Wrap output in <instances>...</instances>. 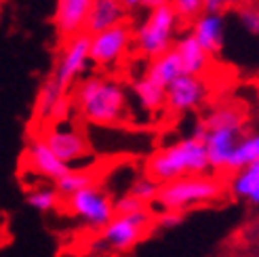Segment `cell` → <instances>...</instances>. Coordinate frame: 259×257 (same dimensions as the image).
I'll return each instance as SVG.
<instances>
[{
	"mask_svg": "<svg viewBox=\"0 0 259 257\" xmlns=\"http://www.w3.org/2000/svg\"><path fill=\"white\" fill-rule=\"evenodd\" d=\"M25 162H28V169L34 175L45 177L53 184L59 182L63 175H68L72 171V166L61 162L55 154L49 150V146L42 141V137H34L28 144V150H25Z\"/></svg>",
	"mask_w": 259,
	"mask_h": 257,
	"instance_id": "cell-12",
	"label": "cell"
},
{
	"mask_svg": "<svg viewBox=\"0 0 259 257\" xmlns=\"http://www.w3.org/2000/svg\"><path fill=\"white\" fill-rule=\"evenodd\" d=\"M150 207H146L144 202H139L137 198L128 196V194H122L120 198L114 200V215H135V213H141V211H148Z\"/></svg>",
	"mask_w": 259,
	"mask_h": 257,
	"instance_id": "cell-27",
	"label": "cell"
},
{
	"mask_svg": "<svg viewBox=\"0 0 259 257\" xmlns=\"http://www.w3.org/2000/svg\"><path fill=\"white\" fill-rule=\"evenodd\" d=\"M230 192L234 198H240L249 204H257L259 202V162L232 173Z\"/></svg>",
	"mask_w": 259,
	"mask_h": 257,
	"instance_id": "cell-17",
	"label": "cell"
},
{
	"mask_svg": "<svg viewBox=\"0 0 259 257\" xmlns=\"http://www.w3.org/2000/svg\"><path fill=\"white\" fill-rule=\"evenodd\" d=\"M242 0H204V13H219L224 15L228 9H234Z\"/></svg>",
	"mask_w": 259,
	"mask_h": 257,
	"instance_id": "cell-29",
	"label": "cell"
},
{
	"mask_svg": "<svg viewBox=\"0 0 259 257\" xmlns=\"http://www.w3.org/2000/svg\"><path fill=\"white\" fill-rule=\"evenodd\" d=\"M169 5V0H141V7L152 11V9H158V7H164Z\"/></svg>",
	"mask_w": 259,
	"mask_h": 257,
	"instance_id": "cell-30",
	"label": "cell"
},
{
	"mask_svg": "<svg viewBox=\"0 0 259 257\" xmlns=\"http://www.w3.org/2000/svg\"><path fill=\"white\" fill-rule=\"evenodd\" d=\"M154 228V213L141 211L135 215H114L112 220L101 228L99 242L103 249L114 253L131 251L137 242Z\"/></svg>",
	"mask_w": 259,
	"mask_h": 257,
	"instance_id": "cell-5",
	"label": "cell"
},
{
	"mask_svg": "<svg viewBox=\"0 0 259 257\" xmlns=\"http://www.w3.org/2000/svg\"><path fill=\"white\" fill-rule=\"evenodd\" d=\"M133 45V30L126 23L89 36V63L108 70L116 66Z\"/></svg>",
	"mask_w": 259,
	"mask_h": 257,
	"instance_id": "cell-7",
	"label": "cell"
},
{
	"mask_svg": "<svg viewBox=\"0 0 259 257\" xmlns=\"http://www.w3.org/2000/svg\"><path fill=\"white\" fill-rule=\"evenodd\" d=\"M224 196V184L211 175H190L175 182L162 184L154 204L158 211H175L184 215L186 211L202 204H213ZM150 204V207H154Z\"/></svg>",
	"mask_w": 259,
	"mask_h": 257,
	"instance_id": "cell-3",
	"label": "cell"
},
{
	"mask_svg": "<svg viewBox=\"0 0 259 257\" xmlns=\"http://www.w3.org/2000/svg\"><path fill=\"white\" fill-rule=\"evenodd\" d=\"M66 209L84 226L101 230L114 217V200L97 184L66 198Z\"/></svg>",
	"mask_w": 259,
	"mask_h": 257,
	"instance_id": "cell-6",
	"label": "cell"
},
{
	"mask_svg": "<svg viewBox=\"0 0 259 257\" xmlns=\"http://www.w3.org/2000/svg\"><path fill=\"white\" fill-rule=\"evenodd\" d=\"M72 104L87 122L99 126L120 124L128 116V95L122 82L106 76H87L74 89Z\"/></svg>",
	"mask_w": 259,
	"mask_h": 257,
	"instance_id": "cell-1",
	"label": "cell"
},
{
	"mask_svg": "<svg viewBox=\"0 0 259 257\" xmlns=\"http://www.w3.org/2000/svg\"><path fill=\"white\" fill-rule=\"evenodd\" d=\"M93 0H57L55 7V30L61 40L84 32V23Z\"/></svg>",
	"mask_w": 259,
	"mask_h": 257,
	"instance_id": "cell-14",
	"label": "cell"
},
{
	"mask_svg": "<svg viewBox=\"0 0 259 257\" xmlns=\"http://www.w3.org/2000/svg\"><path fill=\"white\" fill-rule=\"evenodd\" d=\"M255 162H259V135L257 133H244L238 139V144L234 146V150H232L224 171L236 173V171L244 169V166H251Z\"/></svg>",
	"mask_w": 259,
	"mask_h": 257,
	"instance_id": "cell-18",
	"label": "cell"
},
{
	"mask_svg": "<svg viewBox=\"0 0 259 257\" xmlns=\"http://www.w3.org/2000/svg\"><path fill=\"white\" fill-rule=\"evenodd\" d=\"M118 5L124 9V11H135L141 7V0H118Z\"/></svg>",
	"mask_w": 259,
	"mask_h": 257,
	"instance_id": "cell-31",
	"label": "cell"
},
{
	"mask_svg": "<svg viewBox=\"0 0 259 257\" xmlns=\"http://www.w3.org/2000/svg\"><path fill=\"white\" fill-rule=\"evenodd\" d=\"M206 95H209V87L198 76H186L181 74L164 89V108L175 114H186L200 108Z\"/></svg>",
	"mask_w": 259,
	"mask_h": 257,
	"instance_id": "cell-9",
	"label": "cell"
},
{
	"mask_svg": "<svg viewBox=\"0 0 259 257\" xmlns=\"http://www.w3.org/2000/svg\"><path fill=\"white\" fill-rule=\"evenodd\" d=\"M133 95L137 97L139 106L144 108L146 112H158L164 108V87L156 84L154 80H150L148 76H139V78L131 84Z\"/></svg>",
	"mask_w": 259,
	"mask_h": 257,
	"instance_id": "cell-20",
	"label": "cell"
},
{
	"mask_svg": "<svg viewBox=\"0 0 259 257\" xmlns=\"http://www.w3.org/2000/svg\"><path fill=\"white\" fill-rule=\"evenodd\" d=\"M234 257H257V255H234Z\"/></svg>",
	"mask_w": 259,
	"mask_h": 257,
	"instance_id": "cell-32",
	"label": "cell"
},
{
	"mask_svg": "<svg viewBox=\"0 0 259 257\" xmlns=\"http://www.w3.org/2000/svg\"><path fill=\"white\" fill-rule=\"evenodd\" d=\"M192 38L209 57L222 53L226 42V17L219 13H202L192 21Z\"/></svg>",
	"mask_w": 259,
	"mask_h": 257,
	"instance_id": "cell-13",
	"label": "cell"
},
{
	"mask_svg": "<svg viewBox=\"0 0 259 257\" xmlns=\"http://www.w3.org/2000/svg\"><path fill=\"white\" fill-rule=\"evenodd\" d=\"M206 171L211 169L204 146L202 141H196L192 137L179 139L175 144L154 152L146 166V175L160 186L190 175H206Z\"/></svg>",
	"mask_w": 259,
	"mask_h": 257,
	"instance_id": "cell-2",
	"label": "cell"
},
{
	"mask_svg": "<svg viewBox=\"0 0 259 257\" xmlns=\"http://www.w3.org/2000/svg\"><path fill=\"white\" fill-rule=\"evenodd\" d=\"M181 222H184V215L175 211H158L154 215V226L158 228H177Z\"/></svg>",
	"mask_w": 259,
	"mask_h": 257,
	"instance_id": "cell-28",
	"label": "cell"
},
{
	"mask_svg": "<svg viewBox=\"0 0 259 257\" xmlns=\"http://www.w3.org/2000/svg\"><path fill=\"white\" fill-rule=\"evenodd\" d=\"M146 76H148L150 80L156 82V84L164 87V89L169 87L177 78V76H181V68H179V61H177L175 51L171 49V51H166V53L150 59Z\"/></svg>",
	"mask_w": 259,
	"mask_h": 257,
	"instance_id": "cell-19",
	"label": "cell"
},
{
	"mask_svg": "<svg viewBox=\"0 0 259 257\" xmlns=\"http://www.w3.org/2000/svg\"><path fill=\"white\" fill-rule=\"evenodd\" d=\"M158 190H160V184H156L148 175H141V177H137L135 182L131 184V188L126 190V194L137 198L139 202H144L146 207H150V204H154V200H156Z\"/></svg>",
	"mask_w": 259,
	"mask_h": 257,
	"instance_id": "cell-24",
	"label": "cell"
},
{
	"mask_svg": "<svg viewBox=\"0 0 259 257\" xmlns=\"http://www.w3.org/2000/svg\"><path fill=\"white\" fill-rule=\"evenodd\" d=\"M179 19L169 5L148 11V17L133 30V45L144 57L154 59L175 45Z\"/></svg>",
	"mask_w": 259,
	"mask_h": 257,
	"instance_id": "cell-4",
	"label": "cell"
},
{
	"mask_svg": "<svg viewBox=\"0 0 259 257\" xmlns=\"http://www.w3.org/2000/svg\"><path fill=\"white\" fill-rule=\"evenodd\" d=\"M25 202L36 211L49 213V211H55L59 207L61 196L57 194L55 186H32V188H28Z\"/></svg>",
	"mask_w": 259,
	"mask_h": 257,
	"instance_id": "cell-22",
	"label": "cell"
},
{
	"mask_svg": "<svg viewBox=\"0 0 259 257\" xmlns=\"http://www.w3.org/2000/svg\"><path fill=\"white\" fill-rule=\"evenodd\" d=\"M57 194L61 198H68L72 194H76V192H80L84 188H91L95 186V175L91 171H80V169H72L68 175H63L59 182L53 184Z\"/></svg>",
	"mask_w": 259,
	"mask_h": 257,
	"instance_id": "cell-23",
	"label": "cell"
},
{
	"mask_svg": "<svg viewBox=\"0 0 259 257\" xmlns=\"http://www.w3.org/2000/svg\"><path fill=\"white\" fill-rule=\"evenodd\" d=\"M242 135H244V126H217V128H209V131H206L202 146H204L211 171L226 169L230 154Z\"/></svg>",
	"mask_w": 259,
	"mask_h": 257,
	"instance_id": "cell-11",
	"label": "cell"
},
{
	"mask_svg": "<svg viewBox=\"0 0 259 257\" xmlns=\"http://www.w3.org/2000/svg\"><path fill=\"white\" fill-rule=\"evenodd\" d=\"M126 11L118 5V0H93L89 9L87 23H84V34L93 36L103 30H110L114 25L124 23Z\"/></svg>",
	"mask_w": 259,
	"mask_h": 257,
	"instance_id": "cell-16",
	"label": "cell"
},
{
	"mask_svg": "<svg viewBox=\"0 0 259 257\" xmlns=\"http://www.w3.org/2000/svg\"><path fill=\"white\" fill-rule=\"evenodd\" d=\"M173 51H175V55H177L181 74H186V76H198V78H200V76L206 70H209L211 57L200 49V45L194 40L192 34H184L179 40H175Z\"/></svg>",
	"mask_w": 259,
	"mask_h": 257,
	"instance_id": "cell-15",
	"label": "cell"
},
{
	"mask_svg": "<svg viewBox=\"0 0 259 257\" xmlns=\"http://www.w3.org/2000/svg\"><path fill=\"white\" fill-rule=\"evenodd\" d=\"M169 7L179 21H194L204 13V0H169Z\"/></svg>",
	"mask_w": 259,
	"mask_h": 257,
	"instance_id": "cell-25",
	"label": "cell"
},
{
	"mask_svg": "<svg viewBox=\"0 0 259 257\" xmlns=\"http://www.w3.org/2000/svg\"><path fill=\"white\" fill-rule=\"evenodd\" d=\"M87 66H89V34L82 32L78 36L63 40V49L55 61L53 72L49 76L55 80V84L63 93H68L76 78L87 72Z\"/></svg>",
	"mask_w": 259,
	"mask_h": 257,
	"instance_id": "cell-8",
	"label": "cell"
},
{
	"mask_svg": "<svg viewBox=\"0 0 259 257\" xmlns=\"http://www.w3.org/2000/svg\"><path fill=\"white\" fill-rule=\"evenodd\" d=\"M42 141L61 162H66L72 169L76 160L84 158L89 154V141L80 131H76L72 126H61V124L51 126L42 135Z\"/></svg>",
	"mask_w": 259,
	"mask_h": 257,
	"instance_id": "cell-10",
	"label": "cell"
},
{
	"mask_svg": "<svg viewBox=\"0 0 259 257\" xmlns=\"http://www.w3.org/2000/svg\"><path fill=\"white\" fill-rule=\"evenodd\" d=\"M68 93H63L61 89L55 84V80L49 78L42 82V87H40V91H38V95H36V104H34V120H38V122H47V120H51V112H53V108H55V104L61 99V97H66Z\"/></svg>",
	"mask_w": 259,
	"mask_h": 257,
	"instance_id": "cell-21",
	"label": "cell"
},
{
	"mask_svg": "<svg viewBox=\"0 0 259 257\" xmlns=\"http://www.w3.org/2000/svg\"><path fill=\"white\" fill-rule=\"evenodd\" d=\"M238 21L242 23V28L247 30L251 36L259 34V11L255 5H242L238 7Z\"/></svg>",
	"mask_w": 259,
	"mask_h": 257,
	"instance_id": "cell-26",
	"label": "cell"
}]
</instances>
